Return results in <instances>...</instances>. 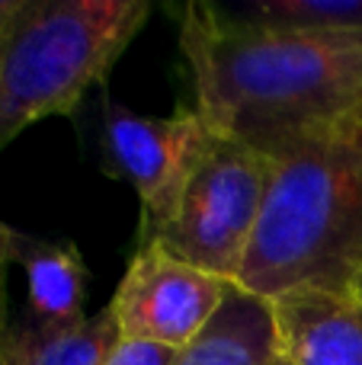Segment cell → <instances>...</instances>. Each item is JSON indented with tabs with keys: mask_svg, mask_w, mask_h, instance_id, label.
<instances>
[{
	"mask_svg": "<svg viewBox=\"0 0 362 365\" xmlns=\"http://www.w3.org/2000/svg\"><path fill=\"white\" fill-rule=\"evenodd\" d=\"M362 269V109L273 160L237 285L273 302L292 289L350 292Z\"/></svg>",
	"mask_w": 362,
	"mask_h": 365,
	"instance_id": "7a4b0ae2",
	"label": "cell"
},
{
	"mask_svg": "<svg viewBox=\"0 0 362 365\" xmlns=\"http://www.w3.org/2000/svg\"><path fill=\"white\" fill-rule=\"evenodd\" d=\"M180 48L196 113L269 160L362 109V32L276 29L222 4H186Z\"/></svg>",
	"mask_w": 362,
	"mask_h": 365,
	"instance_id": "6da1fadb",
	"label": "cell"
},
{
	"mask_svg": "<svg viewBox=\"0 0 362 365\" xmlns=\"http://www.w3.org/2000/svg\"><path fill=\"white\" fill-rule=\"evenodd\" d=\"M350 292H353V295H356L359 302H362V269L356 272V276H353V282H350Z\"/></svg>",
	"mask_w": 362,
	"mask_h": 365,
	"instance_id": "5bb4252c",
	"label": "cell"
},
{
	"mask_svg": "<svg viewBox=\"0 0 362 365\" xmlns=\"http://www.w3.org/2000/svg\"><path fill=\"white\" fill-rule=\"evenodd\" d=\"M231 282L202 272L154 244H138L115 289L113 308L122 340L180 349L212 321Z\"/></svg>",
	"mask_w": 362,
	"mask_h": 365,
	"instance_id": "8992f818",
	"label": "cell"
},
{
	"mask_svg": "<svg viewBox=\"0 0 362 365\" xmlns=\"http://www.w3.org/2000/svg\"><path fill=\"white\" fill-rule=\"evenodd\" d=\"M173 349L154 346V343H138V340H122L115 346V353L109 356L106 365H170Z\"/></svg>",
	"mask_w": 362,
	"mask_h": 365,
	"instance_id": "7c38bea8",
	"label": "cell"
},
{
	"mask_svg": "<svg viewBox=\"0 0 362 365\" xmlns=\"http://www.w3.org/2000/svg\"><path fill=\"white\" fill-rule=\"evenodd\" d=\"M122 343V330L113 308L90 314L77 327L45 330L13 317L6 330L4 365H106L115 346Z\"/></svg>",
	"mask_w": 362,
	"mask_h": 365,
	"instance_id": "30bf717a",
	"label": "cell"
},
{
	"mask_svg": "<svg viewBox=\"0 0 362 365\" xmlns=\"http://www.w3.org/2000/svg\"><path fill=\"white\" fill-rule=\"evenodd\" d=\"M148 13V0H10L0 13V151L36 122L74 113Z\"/></svg>",
	"mask_w": 362,
	"mask_h": 365,
	"instance_id": "3957f363",
	"label": "cell"
},
{
	"mask_svg": "<svg viewBox=\"0 0 362 365\" xmlns=\"http://www.w3.org/2000/svg\"><path fill=\"white\" fill-rule=\"evenodd\" d=\"M6 6H10V0H0V13H4V10H6Z\"/></svg>",
	"mask_w": 362,
	"mask_h": 365,
	"instance_id": "9a60e30c",
	"label": "cell"
},
{
	"mask_svg": "<svg viewBox=\"0 0 362 365\" xmlns=\"http://www.w3.org/2000/svg\"><path fill=\"white\" fill-rule=\"evenodd\" d=\"M10 231L6 221H0V365H4V346H6V330H10V311H6V276H10Z\"/></svg>",
	"mask_w": 362,
	"mask_h": 365,
	"instance_id": "4fadbf2b",
	"label": "cell"
},
{
	"mask_svg": "<svg viewBox=\"0 0 362 365\" xmlns=\"http://www.w3.org/2000/svg\"><path fill=\"white\" fill-rule=\"evenodd\" d=\"M212 128L192 109L170 115H141L103 96L100 154L109 177L125 180L138 192V244L160 231L177 212L186 182L196 173L212 141Z\"/></svg>",
	"mask_w": 362,
	"mask_h": 365,
	"instance_id": "5b68a950",
	"label": "cell"
},
{
	"mask_svg": "<svg viewBox=\"0 0 362 365\" xmlns=\"http://www.w3.org/2000/svg\"><path fill=\"white\" fill-rule=\"evenodd\" d=\"M273 317L289 365H362V302L353 292H282Z\"/></svg>",
	"mask_w": 362,
	"mask_h": 365,
	"instance_id": "52a82bcc",
	"label": "cell"
},
{
	"mask_svg": "<svg viewBox=\"0 0 362 365\" xmlns=\"http://www.w3.org/2000/svg\"><path fill=\"white\" fill-rule=\"evenodd\" d=\"M231 10L276 29L331 32V36L362 32V0H250Z\"/></svg>",
	"mask_w": 362,
	"mask_h": 365,
	"instance_id": "8fae6325",
	"label": "cell"
},
{
	"mask_svg": "<svg viewBox=\"0 0 362 365\" xmlns=\"http://www.w3.org/2000/svg\"><path fill=\"white\" fill-rule=\"evenodd\" d=\"M273 160L228 135H212L209 151L180 195L177 212L145 244L237 282L267 202Z\"/></svg>",
	"mask_w": 362,
	"mask_h": 365,
	"instance_id": "277c9868",
	"label": "cell"
},
{
	"mask_svg": "<svg viewBox=\"0 0 362 365\" xmlns=\"http://www.w3.org/2000/svg\"><path fill=\"white\" fill-rule=\"evenodd\" d=\"M10 257L26 276V308L19 321L45 330H64L87 321L90 272L71 240L10 231Z\"/></svg>",
	"mask_w": 362,
	"mask_h": 365,
	"instance_id": "ba28073f",
	"label": "cell"
},
{
	"mask_svg": "<svg viewBox=\"0 0 362 365\" xmlns=\"http://www.w3.org/2000/svg\"><path fill=\"white\" fill-rule=\"evenodd\" d=\"M273 365H289V362H286V359H282V356H279V359H276Z\"/></svg>",
	"mask_w": 362,
	"mask_h": 365,
	"instance_id": "2e32d148",
	"label": "cell"
},
{
	"mask_svg": "<svg viewBox=\"0 0 362 365\" xmlns=\"http://www.w3.org/2000/svg\"><path fill=\"white\" fill-rule=\"evenodd\" d=\"M279 359L273 302L228 285L212 321L173 356L170 365H273Z\"/></svg>",
	"mask_w": 362,
	"mask_h": 365,
	"instance_id": "9c48e42d",
	"label": "cell"
}]
</instances>
